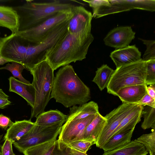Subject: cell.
Returning a JSON list of instances; mask_svg holds the SVG:
<instances>
[{
  "label": "cell",
  "mask_w": 155,
  "mask_h": 155,
  "mask_svg": "<svg viewBox=\"0 0 155 155\" xmlns=\"http://www.w3.org/2000/svg\"><path fill=\"white\" fill-rule=\"evenodd\" d=\"M52 155H72L66 150L64 144L58 140H56L55 145Z\"/></svg>",
  "instance_id": "836d02e7"
},
{
  "label": "cell",
  "mask_w": 155,
  "mask_h": 155,
  "mask_svg": "<svg viewBox=\"0 0 155 155\" xmlns=\"http://www.w3.org/2000/svg\"><path fill=\"white\" fill-rule=\"evenodd\" d=\"M134 129L122 131L112 136L106 143L102 149L104 152L111 150L131 142Z\"/></svg>",
  "instance_id": "d4e9b609"
},
{
  "label": "cell",
  "mask_w": 155,
  "mask_h": 155,
  "mask_svg": "<svg viewBox=\"0 0 155 155\" xmlns=\"http://www.w3.org/2000/svg\"><path fill=\"white\" fill-rule=\"evenodd\" d=\"M9 62H12L11 60L7 59L0 55V65H2L5 64Z\"/></svg>",
  "instance_id": "b9f144b4"
},
{
  "label": "cell",
  "mask_w": 155,
  "mask_h": 155,
  "mask_svg": "<svg viewBox=\"0 0 155 155\" xmlns=\"http://www.w3.org/2000/svg\"><path fill=\"white\" fill-rule=\"evenodd\" d=\"M15 155H16L15 154Z\"/></svg>",
  "instance_id": "f6af8a7d"
},
{
  "label": "cell",
  "mask_w": 155,
  "mask_h": 155,
  "mask_svg": "<svg viewBox=\"0 0 155 155\" xmlns=\"http://www.w3.org/2000/svg\"><path fill=\"white\" fill-rule=\"evenodd\" d=\"M96 115H91L81 119L66 121L62 126L58 140L66 144L82 140L84 130Z\"/></svg>",
  "instance_id": "4fadbf2b"
},
{
  "label": "cell",
  "mask_w": 155,
  "mask_h": 155,
  "mask_svg": "<svg viewBox=\"0 0 155 155\" xmlns=\"http://www.w3.org/2000/svg\"><path fill=\"white\" fill-rule=\"evenodd\" d=\"M107 123L106 119L99 113L85 128L82 140L93 142L95 144L103 128Z\"/></svg>",
  "instance_id": "d6986e66"
},
{
  "label": "cell",
  "mask_w": 155,
  "mask_h": 155,
  "mask_svg": "<svg viewBox=\"0 0 155 155\" xmlns=\"http://www.w3.org/2000/svg\"><path fill=\"white\" fill-rule=\"evenodd\" d=\"M99 113L97 104L91 101L79 106H73L70 107L69 114L66 121L80 120Z\"/></svg>",
  "instance_id": "44dd1931"
},
{
  "label": "cell",
  "mask_w": 155,
  "mask_h": 155,
  "mask_svg": "<svg viewBox=\"0 0 155 155\" xmlns=\"http://www.w3.org/2000/svg\"><path fill=\"white\" fill-rule=\"evenodd\" d=\"M143 107L137 104L132 110L122 121L114 131L113 135L122 131L134 129L141 120L143 114Z\"/></svg>",
  "instance_id": "7402d4cb"
},
{
  "label": "cell",
  "mask_w": 155,
  "mask_h": 155,
  "mask_svg": "<svg viewBox=\"0 0 155 155\" xmlns=\"http://www.w3.org/2000/svg\"><path fill=\"white\" fill-rule=\"evenodd\" d=\"M35 123L31 119L16 121L7 130L4 137V140L11 141L13 144L19 140L34 126Z\"/></svg>",
  "instance_id": "ffe728a7"
},
{
  "label": "cell",
  "mask_w": 155,
  "mask_h": 155,
  "mask_svg": "<svg viewBox=\"0 0 155 155\" xmlns=\"http://www.w3.org/2000/svg\"><path fill=\"white\" fill-rule=\"evenodd\" d=\"M146 62L145 84L147 85L155 84V59L150 60Z\"/></svg>",
  "instance_id": "1f68e13d"
},
{
  "label": "cell",
  "mask_w": 155,
  "mask_h": 155,
  "mask_svg": "<svg viewBox=\"0 0 155 155\" xmlns=\"http://www.w3.org/2000/svg\"><path fill=\"white\" fill-rule=\"evenodd\" d=\"M64 144L66 147V151L72 155H87L86 153L77 150L73 148L67 147L65 144Z\"/></svg>",
  "instance_id": "ab89813d"
},
{
  "label": "cell",
  "mask_w": 155,
  "mask_h": 155,
  "mask_svg": "<svg viewBox=\"0 0 155 155\" xmlns=\"http://www.w3.org/2000/svg\"><path fill=\"white\" fill-rule=\"evenodd\" d=\"M94 40L92 34L81 38L68 32L47 53L46 60L54 71L72 62L85 59L89 47Z\"/></svg>",
  "instance_id": "7a4b0ae2"
},
{
  "label": "cell",
  "mask_w": 155,
  "mask_h": 155,
  "mask_svg": "<svg viewBox=\"0 0 155 155\" xmlns=\"http://www.w3.org/2000/svg\"><path fill=\"white\" fill-rule=\"evenodd\" d=\"M110 57L116 68L137 62L142 59L141 53L135 45L115 50L111 53Z\"/></svg>",
  "instance_id": "9a60e30c"
},
{
  "label": "cell",
  "mask_w": 155,
  "mask_h": 155,
  "mask_svg": "<svg viewBox=\"0 0 155 155\" xmlns=\"http://www.w3.org/2000/svg\"><path fill=\"white\" fill-rule=\"evenodd\" d=\"M135 33L130 26H120L110 31L104 39L105 44L115 50L129 45L135 37Z\"/></svg>",
  "instance_id": "5bb4252c"
},
{
  "label": "cell",
  "mask_w": 155,
  "mask_h": 155,
  "mask_svg": "<svg viewBox=\"0 0 155 155\" xmlns=\"http://www.w3.org/2000/svg\"><path fill=\"white\" fill-rule=\"evenodd\" d=\"M146 62H137L120 66L114 70L107 86V92L114 95L125 87L145 84Z\"/></svg>",
  "instance_id": "5b68a950"
},
{
  "label": "cell",
  "mask_w": 155,
  "mask_h": 155,
  "mask_svg": "<svg viewBox=\"0 0 155 155\" xmlns=\"http://www.w3.org/2000/svg\"><path fill=\"white\" fill-rule=\"evenodd\" d=\"M54 71L45 60L36 65L30 71L33 76L32 84L35 93V104L31 109V119L36 117L44 112L51 99V94L54 78Z\"/></svg>",
  "instance_id": "277c9868"
},
{
  "label": "cell",
  "mask_w": 155,
  "mask_h": 155,
  "mask_svg": "<svg viewBox=\"0 0 155 155\" xmlns=\"http://www.w3.org/2000/svg\"><path fill=\"white\" fill-rule=\"evenodd\" d=\"M83 1L88 4L89 6L92 8L93 11H94L101 7L108 6L109 4L108 0H84Z\"/></svg>",
  "instance_id": "e575fe53"
},
{
  "label": "cell",
  "mask_w": 155,
  "mask_h": 155,
  "mask_svg": "<svg viewBox=\"0 0 155 155\" xmlns=\"http://www.w3.org/2000/svg\"><path fill=\"white\" fill-rule=\"evenodd\" d=\"M11 64L8 63L5 66L0 68V70L5 69L10 72L14 78H18L21 82L27 84H31L22 76L21 73L25 69L24 66L22 64L17 62H12Z\"/></svg>",
  "instance_id": "f546056e"
},
{
  "label": "cell",
  "mask_w": 155,
  "mask_h": 155,
  "mask_svg": "<svg viewBox=\"0 0 155 155\" xmlns=\"http://www.w3.org/2000/svg\"><path fill=\"white\" fill-rule=\"evenodd\" d=\"M56 140L36 145L26 150L24 155H52Z\"/></svg>",
  "instance_id": "4316f807"
},
{
  "label": "cell",
  "mask_w": 155,
  "mask_h": 155,
  "mask_svg": "<svg viewBox=\"0 0 155 155\" xmlns=\"http://www.w3.org/2000/svg\"><path fill=\"white\" fill-rule=\"evenodd\" d=\"M95 143L84 140H78L70 142L66 145L77 150L86 153L90 147Z\"/></svg>",
  "instance_id": "4dcf8cb0"
},
{
  "label": "cell",
  "mask_w": 155,
  "mask_h": 155,
  "mask_svg": "<svg viewBox=\"0 0 155 155\" xmlns=\"http://www.w3.org/2000/svg\"><path fill=\"white\" fill-rule=\"evenodd\" d=\"M73 16L70 19L68 26V32L73 35L86 38L91 34V21L92 15L81 6L74 7Z\"/></svg>",
  "instance_id": "8fae6325"
},
{
  "label": "cell",
  "mask_w": 155,
  "mask_h": 155,
  "mask_svg": "<svg viewBox=\"0 0 155 155\" xmlns=\"http://www.w3.org/2000/svg\"><path fill=\"white\" fill-rule=\"evenodd\" d=\"M3 134H2L1 135H0V147H1V145L0 144V141L2 139V138Z\"/></svg>",
  "instance_id": "7bdbcfd3"
},
{
  "label": "cell",
  "mask_w": 155,
  "mask_h": 155,
  "mask_svg": "<svg viewBox=\"0 0 155 155\" xmlns=\"http://www.w3.org/2000/svg\"><path fill=\"white\" fill-rule=\"evenodd\" d=\"M148 153L142 144L134 140L117 148L104 152L101 155H147Z\"/></svg>",
  "instance_id": "603a6c76"
},
{
  "label": "cell",
  "mask_w": 155,
  "mask_h": 155,
  "mask_svg": "<svg viewBox=\"0 0 155 155\" xmlns=\"http://www.w3.org/2000/svg\"><path fill=\"white\" fill-rule=\"evenodd\" d=\"M12 144L11 141L5 140L1 147V155H15L12 150Z\"/></svg>",
  "instance_id": "8d00e7d4"
},
{
  "label": "cell",
  "mask_w": 155,
  "mask_h": 155,
  "mask_svg": "<svg viewBox=\"0 0 155 155\" xmlns=\"http://www.w3.org/2000/svg\"><path fill=\"white\" fill-rule=\"evenodd\" d=\"M10 119L2 114H0V127L6 130L13 124Z\"/></svg>",
  "instance_id": "74e56055"
},
{
  "label": "cell",
  "mask_w": 155,
  "mask_h": 155,
  "mask_svg": "<svg viewBox=\"0 0 155 155\" xmlns=\"http://www.w3.org/2000/svg\"><path fill=\"white\" fill-rule=\"evenodd\" d=\"M74 5L59 0L37 2L26 1L23 4L13 7L19 19V31L38 26L59 12L72 11Z\"/></svg>",
  "instance_id": "3957f363"
},
{
  "label": "cell",
  "mask_w": 155,
  "mask_h": 155,
  "mask_svg": "<svg viewBox=\"0 0 155 155\" xmlns=\"http://www.w3.org/2000/svg\"><path fill=\"white\" fill-rule=\"evenodd\" d=\"M114 71L107 64H104L97 68L95 75L92 81L102 91L107 87Z\"/></svg>",
  "instance_id": "484cf974"
},
{
  "label": "cell",
  "mask_w": 155,
  "mask_h": 155,
  "mask_svg": "<svg viewBox=\"0 0 155 155\" xmlns=\"http://www.w3.org/2000/svg\"><path fill=\"white\" fill-rule=\"evenodd\" d=\"M146 46L147 48L143 56L142 60L147 61L155 59V41L154 40H147L139 38Z\"/></svg>",
  "instance_id": "d6a6232c"
},
{
  "label": "cell",
  "mask_w": 155,
  "mask_h": 155,
  "mask_svg": "<svg viewBox=\"0 0 155 155\" xmlns=\"http://www.w3.org/2000/svg\"><path fill=\"white\" fill-rule=\"evenodd\" d=\"M9 96L0 88V108L3 109L10 104L11 102L8 100Z\"/></svg>",
  "instance_id": "f35d334b"
},
{
  "label": "cell",
  "mask_w": 155,
  "mask_h": 155,
  "mask_svg": "<svg viewBox=\"0 0 155 155\" xmlns=\"http://www.w3.org/2000/svg\"><path fill=\"white\" fill-rule=\"evenodd\" d=\"M136 104L143 107L149 106L155 108V99H153L147 93Z\"/></svg>",
  "instance_id": "d590c367"
},
{
  "label": "cell",
  "mask_w": 155,
  "mask_h": 155,
  "mask_svg": "<svg viewBox=\"0 0 155 155\" xmlns=\"http://www.w3.org/2000/svg\"><path fill=\"white\" fill-rule=\"evenodd\" d=\"M50 97L68 108L86 103L91 97L89 88L78 77L72 66L68 64L56 73Z\"/></svg>",
  "instance_id": "6da1fadb"
},
{
  "label": "cell",
  "mask_w": 155,
  "mask_h": 155,
  "mask_svg": "<svg viewBox=\"0 0 155 155\" xmlns=\"http://www.w3.org/2000/svg\"><path fill=\"white\" fill-rule=\"evenodd\" d=\"M64 123L61 122L48 126H40L35 123L27 133L13 144L19 151L23 153L33 146L56 140Z\"/></svg>",
  "instance_id": "52a82bcc"
},
{
  "label": "cell",
  "mask_w": 155,
  "mask_h": 155,
  "mask_svg": "<svg viewBox=\"0 0 155 155\" xmlns=\"http://www.w3.org/2000/svg\"><path fill=\"white\" fill-rule=\"evenodd\" d=\"M19 19L13 7L0 5V27L9 29L12 34L19 31Z\"/></svg>",
  "instance_id": "ac0fdd59"
},
{
  "label": "cell",
  "mask_w": 155,
  "mask_h": 155,
  "mask_svg": "<svg viewBox=\"0 0 155 155\" xmlns=\"http://www.w3.org/2000/svg\"><path fill=\"white\" fill-rule=\"evenodd\" d=\"M147 94L155 99V84L150 85L147 86Z\"/></svg>",
  "instance_id": "60d3db41"
},
{
  "label": "cell",
  "mask_w": 155,
  "mask_h": 155,
  "mask_svg": "<svg viewBox=\"0 0 155 155\" xmlns=\"http://www.w3.org/2000/svg\"><path fill=\"white\" fill-rule=\"evenodd\" d=\"M72 16V11L60 12L38 26L18 31L16 34L23 38L29 44H38L44 41L54 29L69 20Z\"/></svg>",
  "instance_id": "ba28073f"
},
{
  "label": "cell",
  "mask_w": 155,
  "mask_h": 155,
  "mask_svg": "<svg viewBox=\"0 0 155 155\" xmlns=\"http://www.w3.org/2000/svg\"><path fill=\"white\" fill-rule=\"evenodd\" d=\"M146 84L128 86L120 89L117 93L122 103L135 104L147 94Z\"/></svg>",
  "instance_id": "2e32d148"
},
{
  "label": "cell",
  "mask_w": 155,
  "mask_h": 155,
  "mask_svg": "<svg viewBox=\"0 0 155 155\" xmlns=\"http://www.w3.org/2000/svg\"><path fill=\"white\" fill-rule=\"evenodd\" d=\"M134 140L142 144L150 155H155V129H152L151 133L143 134Z\"/></svg>",
  "instance_id": "83f0119b"
},
{
  "label": "cell",
  "mask_w": 155,
  "mask_h": 155,
  "mask_svg": "<svg viewBox=\"0 0 155 155\" xmlns=\"http://www.w3.org/2000/svg\"><path fill=\"white\" fill-rule=\"evenodd\" d=\"M109 5L93 11L92 17L97 18L108 15L129 11L134 9L148 11V0H108Z\"/></svg>",
  "instance_id": "7c38bea8"
},
{
  "label": "cell",
  "mask_w": 155,
  "mask_h": 155,
  "mask_svg": "<svg viewBox=\"0 0 155 155\" xmlns=\"http://www.w3.org/2000/svg\"><path fill=\"white\" fill-rule=\"evenodd\" d=\"M68 117V115L57 110H50L39 114L36 117L35 123L40 126H48L61 122L65 123Z\"/></svg>",
  "instance_id": "cb8c5ba5"
},
{
  "label": "cell",
  "mask_w": 155,
  "mask_h": 155,
  "mask_svg": "<svg viewBox=\"0 0 155 155\" xmlns=\"http://www.w3.org/2000/svg\"><path fill=\"white\" fill-rule=\"evenodd\" d=\"M69 20L54 29L40 43L35 45L29 44L23 64L25 69L30 72L36 65L46 60V55L48 52L68 32Z\"/></svg>",
  "instance_id": "8992f818"
},
{
  "label": "cell",
  "mask_w": 155,
  "mask_h": 155,
  "mask_svg": "<svg viewBox=\"0 0 155 155\" xmlns=\"http://www.w3.org/2000/svg\"><path fill=\"white\" fill-rule=\"evenodd\" d=\"M29 45L27 41L16 34L0 37V55L23 65Z\"/></svg>",
  "instance_id": "9c48e42d"
},
{
  "label": "cell",
  "mask_w": 155,
  "mask_h": 155,
  "mask_svg": "<svg viewBox=\"0 0 155 155\" xmlns=\"http://www.w3.org/2000/svg\"><path fill=\"white\" fill-rule=\"evenodd\" d=\"M9 91L15 93L24 99L30 106L34 107L35 98V90L32 84H27L16 79L13 77L8 79Z\"/></svg>",
  "instance_id": "e0dca14e"
},
{
  "label": "cell",
  "mask_w": 155,
  "mask_h": 155,
  "mask_svg": "<svg viewBox=\"0 0 155 155\" xmlns=\"http://www.w3.org/2000/svg\"><path fill=\"white\" fill-rule=\"evenodd\" d=\"M137 105L122 103L104 117L107 123L95 143L97 147L102 148L123 120L132 110Z\"/></svg>",
  "instance_id": "30bf717a"
},
{
  "label": "cell",
  "mask_w": 155,
  "mask_h": 155,
  "mask_svg": "<svg viewBox=\"0 0 155 155\" xmlns=\"http://www.w3.org/2000/svg\"><path fill=\"white\" fill-rule=\"evenodd\" d=\"M143 121L141 125V128L146 130L151 128L155 129V108L145 106L143 107Z\"/></svg>",
  "instance_id": "f1b7e54d"
},
{
  "label": "cell",
  "mask_w": 155,
  "mask_h": 155,
  "mask_svg": "<svg viewBox=\"0 0 155 155\" xmlns=\"http://www.w3.org/2000/svg\"><path fill=\"white\" fill-rule=\"evenodd\" d=\"M0 155H1V150H0Z\"/></svg>",
  "instance_id": "ee69618b"
}]
</instances>
